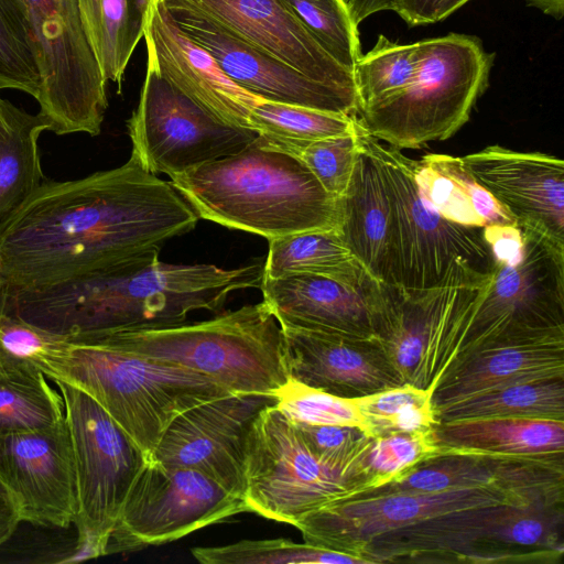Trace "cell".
Wrapping results in <instances>:
<instances>
[{
    "label": "cell",
    "mask_w": 564,
    "mask_h": 564,
    "mask_svg": "<svg viewBox=\"0 0 564 564\" xmlns=\"http://www.w3.org/2000/svg\"><path fill=\"white\" fill-rule=\"evenodd\" d=\"M167 11L183 32L215 57L231 80L258 98L357 115L356 93L313 80L204 18L177 9Z\"/></svg>",
    "instance_id": "obj_18"
},
{
    "label": "cell",
    "mask_w": 564,
    "mask_h": 564,
    "mask_svg": "<svg viewBox=\"0 0 564 564\" xmlns=\"http://www.w3.org/2000/svg\"><path fill=\"white\" fill-rule=\"evenodd\" d=\"M419 59V41L404 44L379 34L352 72L358 110L405 87L417 70Z\"/></svg>",
    "instance_id": "obj_34"
},
{
    "label": "cell",
    "mask_w": 564,
    "mask_h": 564,
    "mask_svg": "<svg viewBox=\"0 0 564 564\" xmlns=\"http://www.w3.org/2000/svg\"><path fill=\"white\" fill-rule=\"evenodd\" d=\"M432 437L437 454L555 456L564 454V421L482 419L436 423Z\"/></svg>",
    "instance_id": "obj_26"
},
{
    "label": "cell",
    "mask_w": 564,
    "mask_h": 564,
    "mask_svg": "<svg viewBox=\"0 0 564 564\" xmlns=\"http://www.w3.org/2000/svg\"><path fill=\"white\" fill-rule=\"evenodd\" d=\"M160 1H162V0H160Z\"/></svg>",
    "instance_id": "obj_51"
},
{
    "label": "cell",
    "mask_w": 564,
    "mask_h": 564,
    "mask_svg": "<svg viewBox=\"0 0 564 564\" xmlns=\"http://www.w3.org/2000/svg\"><path fill=\"white\" fill-rule=\"evenodd\" d=\"M487 241L491 279L453 365L485 346L564 336V248L528 227Z\"/></svg>",
    "instance_id": "obj_7"
},
{
    "label": "cell",
    "mask_w": 564,
    "mask_h": 564,
    "mask_svg": "<svg viewBox=\"0 0 564 564\" xmlns=\"http://www.w3.org/2000/svg\"><path fill=\"white\" fill-rule=\"evenodd\" d=\"M431 431L371 436L359 457L360 469L368 482L365 491L399 479L423 460L437 455Z\"/></svg>",
    "instance_id": "obj_38"
},
{
    "label": "cell",
    "mask_w": 564,
    "mask_h": 564,
    "mask_svg": "<svg viewBox=\"0 0 564 564\" xmlns=\"http://www.w3.org/2000/svg\"><path fill=\"white\" fill-rule=\"evenodd\" d=\"M21 521L17 500L0 476V545L12 535Z\"/></svg>",
    "instance_id": "obj_45"
},
{
    "label": "cell",
    "mask_w": 564,
    "mask_h": 564,
    "mask_svg": "<svg viewBox=\"0 0 564 564\" xmlns=\"http://www.w3.org/2000/svg\"><path fill=\"white\" fill-rule=\"evenodd\" d=\"M82 337L200 373L230 393L275 397L290 380L283 330L263 301L207 321Z\"/></svg>",
    "instance_id": "obj_4"
},
{
    "label": "cell",
    "mask_w": 564,
    "mask_h": 564,
    "mask_svg": "<svg viewBox=\"0 0 564 564\" xmlns=\"http://www.w3.org/2000/svg\"><path fill=\"white\" fill-rule=\"evenodd\" d=\"M51 380L93 398L151 458L172 421L230 392L207 377L122 349L100 338L68 337Z\"/></svg>",
    "instance_id": "obj_5"
},
{
    "label": "cell",
    "mask_w": 564,
    "mask_h": 564,
    "mask_svg": "<svg viewBox=\"0 0 564 564\" xmlns=\"http://www.w3.org/2000/svg\"><path fill=\"white\" fill-rule=\"evenodd\" d=\"M359 138L381 170L391 203L389 285L429 290L445 278L455 260L490 272L494 258L484 228L453 223L422 199L414 173L416 160L372 138L361 124Z\"/></svg>",
    "instance_id": "obj_9"
},
{
    "label": "cell",
    "mask_w": 564,
    "mask_h": 564,
    "mask_svg": "<svg viewBox=\"0 0 564 564\" xmlns=\"http://www.w3.org/2000/svg\"><path fill=\"white\" fill-rule=\"evenodd\" d=\"M355 401L376 436L384 434L390 424L408 411L432 405V390L404 383Z\"/></svg>",
    "instance_id": "obj_43"
},
{
    "label": "cell",
    "mask_w": 564,
    "mask_h": 564,
    "mask_svg": "<svg viewBox=\"0 0 564 564\" xmlns=\"http://www.w3.org/2000/svg\"><path fill=\"white\" fill-rule=\"evenodd\" d=\"M467 171L516 219L564 248V162L500 145L460 156Z\"/></svg>",
    "instance_id": "obj_19"
},
{
    "label": "cell",
    "mask_w": 564,
    "mask_h": 564,
    "mask_svg": "<svg viewBox=\"0 0 564 564\" xmlns=\"http://www.w3.org/2000/svg\"><path fill=\"white\" fill-rule=\"evenodd\" d=\"M274 395L229 393L194 405L167 426L151 459L197 470L243 497L248 436Z\"/></svg>",
    "instance_id": "obj_15"
},
{
    "label": "cell",
    "mask_w": 564,
    "mask_h": 564,
    "mask_svg": "<svg viewBox=\"0 0 564 564\" xmlns=\"http://www.w3.org/2000/svg\"><path fill=\"white\" fill-rule=\"evenodd\" d=\"M469 1L470 0H442L438 6L436 20L442 21L446 19Z\"/></svg>",
    "instance_id": "obj_48"
},
{
    "label": "cell",
    "mask_w": 564,
    "mask_h": 564,
    "mask_svg": "<svg viewBox=\"0 0 564 564\" xmlns=\"http://www.w3.org/2000/svg\"><path fill=\"white\" fill-rule=\"evenodd\" d=\"M437 423L482 419L564 421V378L518 383L435 411Z\"/></svg>",
    "instance_id": "obj_32"
},
{
    "label": "cell",
    "mask_w": 564,
    "mask_h": 564,
    "mask_svg": "<svg viewBox=\"0 0 564 564\" xmlns=\"http://www.w3.org/2000/svg\"><path fill=\"white\" fill-rule=\"evenodd\" d=\"M318 45L354 72L361 55L358 25L343 0H282Z\"/></svg>",
    "instance_id": "obj_37"
},
{
    "label": "cell",
    "mask_w": 564,
    "mask_h": 564,
    "mask_svg": "<svg viewBox=\"0 0 564 564\" xmlns=\"http://www.w3.org/2000/svg\"><path fill=\"white\" fill-rule=\"evenodd\" d=\"M50 123L7 99L0 101V226L8 221L43 183L37 141Z\"/></svg>",
    "instance_id": "obj_28"
},
{
    "label": "cell",
    "mask_w": 564,
    "mask_h": 564,
    "mask_svg": "<svg viewBox=\"0 0 564 564\" xmlns=\"http://www.w3.org/2000/svg\"><path fill=\"white\" fill-rule=\"evenodd\" d=\"M290 379L347 398L404 384L376 339L282 327Z\"/></svg>",
    "instance_id": "obj_23"
},
{
    "label": "cell",
    "mask_w": 564,
    "mask_h": 564,
    "mask_svg": "<svg viewBox=\"0 0 564 564\" xmlns=\"http://www.w3.org/2000/svg\"><path fill=\"white\" fill-rule=\"evenodd\" d=\"M442 0H392L394 11L409 25L437 22L436 15Z\"/></svg>",
    "instance_id": "obj_44"
},
{
    "label": "cell",
    "mask_w": 564,
    "mask_h": 564,
    "mask_svg": "<svg viewBox=\"0 0 564 564\" xmlns=\"http://www.w3.org/2000/svg\"><path fill=\"white\" fill-rule=\"evenodd\" d=\"M154 0H78L84 31L106 82L121 87Z\"/></svg>",
    "instance_id": "obj_29"
},
{
    "label": "cell",
    "mask_w": 564,
    "mask_h": 564,
    "mask_svg": "<svg viewBox=\"0 0 564 564\" xmlns=\"http://www.w3.org/2000/svg\"><path fill=\"white\" fill-rule=\"evenodd\" d=\"M268 241L263 279L315 274L355 284L373 279L336 230L300 231Z\"/></svg>",
    "instance_id": "obj_30"
},
{
    "label": "cell",
    "mask_w": 564,
    "mask_h": 564,
    "mask_svg": "<svg viewBox=\"0 0 564 564\" xmlns=\"http://www.w3.org/2000/svg\"><path fill=\"white\" fill-rule=\"evenodd\" d=\"M191 552L204 564H367L358 556L282 538L241 540L221 546H197Z\"/></svg>",
    "instance_id": "obj_35"
},
{
    "label": "cell",
    "mask_w": 564,
    "mask_h": 564,
    "mask_svg": "<svg viewBox=\"0 0 564 564\" xmlns=\"http://www.w3.org/2000/svg\"><path fill=\"white\" fill-rule=\"evenodd\" d=\"M2 289H3V283H2V279H1V274H0V297H1Z\"/></svg>",
    "instance_id": "obj_49"
},
{
    "label": "cell",
    "mask_w": 564,
    "mask_h": 564,
    "mask_svg": "<svg viewBox=\"0 0 564 564\" xmlns=\"http://www.w3.org/2000/svg\"><path fill=\"white\" fill-rule=\"evenodd\" d=\"M304 444L317 457L332 463L358 459L371 435L346 425H318L292 421Z\"/></svg>",
    "instance_id": "obj_42"
},
{
    "label": "cell",
    "mask_w": 564,
    "mask_h": 564,
    "mask_svg": "<svg viewBox=\"0 0 564 564\" xmlns=\"http://www.w3.org/2000/svg\"><path fill=\"white\" fill-rule=\"evenodd\" d=\"M1 99H2V98L0 97V101H1Z\"/></svg>",
    "instance_id": "obj_50"
},
{
    "label": "cell",
    "mask_w": 564,
    "mask_h": 564,
    "mask_svg": "<svg viewBox=\"0 0 564 564\" xmlns=\"http://www.w3.org/2000/svg\"><path fill=\"white\" fill-rule=\"evenodd\" d=\"M419 47L412 80L357 113L369 135L399 150L453 137L488 88L495 59L480 39L467 34L425 39Z\"/></svg>",
    "instance_id": "obj_6"
},
{
    "label": "cell",
    "mask_w": 564,
    "mask_h": 564,
    "mask_svg": "<svg viewBox=\"0 0 564 564\" xmlns=\"http://www.w3.org/2000/svg\"><path fill=\"white\" fill-rule=\"evenodd\" d=\"M482 486L564 497V456L437 454L423 460L399 479L347 500Z\"/></svg>",
    "instance_id": "obj_22"
},
{
    "label": "cell",
    "mask_w": 564,
    "mask_h": 564,
    "mask_svg": "<svg viewBox=\"0 0 564 564\" xmlns=\"http://www.w3.org/2000/svg\"><path fill=\"white\" fill-rule=\"evenodd\" d=\"M67 336L50 332L0 311V358L31 366L50 378L65 356Z\"/></svg>",
    "instance_id": "obj_40"
},
{
    "label": "cell",
    "mask_w": 564,
    "mask_h": 564,
    "mask_svg": "<svg viewBox=\"0 0 564 564\" xmlns=\"http://www.w3.org/2000/svg\"><path fill=\"white\" fill-rule=\"evenodd\" d=\"M359 128L355 133L307 143L292 151L316 177L324 189L335 198L345 193L360 149Z\"/></svg>",
    "instance_id": "obj_41"
},
{
    "label": "cell",
    "mask_w": 564,
    "mask_h": 564,
    "mask_svg": "<svg viewBox=\"0 0 564 564\" xmlns=\"http://www.w3.org/2000/svg\"><path fill=\"white\" fill-rule=\"evenodd\" d=\"M263 273L260 261L223 269L151 253L43 288L2 290L0 311L67 337L166 327L218 311L235 291L260 289Z\"/></svg>",
    "instance_id": "obj_2"
},
{
    "label": "cell",
    "mask_w": 564,
    "mask_h": 564,
    "mask_svg": "<svg viewBox=\"0 0 564 564\" xmlns=\"http://www.w3.org/2000/svg\"><path fill=\"white\" fill-rule=\"evenodd\" d=\"M40 370L0 358V437L52 426L65 416L64 401Z\"/></svg>",
    "instance_id": "obj_33"
},
{
    "label": "cell",
    "mask_w": 564,
    "mask_h": 564,
    "mask_svg": "<svg viewBox=\"0 0 564 564\" xmlns=\"http://www.w3.org/2000/svg\"><path fill=\"white\" fill-rule=\"evenodd\" d=\"M359 457L343 464L317 457L276 404L267 406L248 436L243 498L249 511L294 525L312 511L362 492L368 482Z\"/></svg>",
    "instance_id": "obj_8"
},
{
    "label": "cell",
    "mask_w": 564,
    "mask_h": 564,
    "mask_svg": "<svg viewBox=\"0 0 564 564\" xmlns=\"http://www.w3.org/2000/svg\"><path fill=\"white\" fill-rule=\"evenodd\" d=\"M564 378V336L497 344L458 359L432 389L434 412L509 386Z\"/></svg>",
    "instance_id": "obj_24"
},
{
    "label": "cell",
    "mask_w": 564,
    "mask_h": 564,
    "mask_svg": "<svg viewBox=\"0 0 564 564\" xmlns=\"http://www.w3.org/2000/svg\"><path fill=\"white\" fill-rule=\"evenodd\" d=\"M327 86L356 93L354 74L335 62L282 0H162ZM357 95V94H356Z\"/></svg>",
    "instance_id": "obj_17"
},
{
    "label": "cell",
    "mask_w": 564,
    "mask_h": 564,
    "mask_svg": "<svg viewBox=\"0 0 564 564\" xmlns=\"http://www.w3.org/2000/svg\"><path fill=\"white\" fill-rule=\"evenodd\" d=\"M246 511L243 497L210 477L150 459L128 494L107 554L172 542Z\"/></svg>",
    "instance_id": "obj_12"
},
{
    "label": "cell",
    "mask_w": 564,
    "mask_h": 564,
    "mask_svg": "<svg viewBox=\"0 0 564 564\" xmlns=\"http://www.w3.org/2000/svg\"><path fill=\"white\" fill-rule=\"evenodd\" d=\"M0 476L19 506L21 520L67 528L77 510L70 433L56 424L0 437Z\"/></svg>",
    "instance_id": "obj_16"
},
{
    "label": "cell",
    "mask_w": 564,
    "mask_h": 564,
    "mask_svg": "<svg viewBox=\"0 0 564 564\" xmlns=\"http://www.w3.org/2000/svg\"><path fill=\"white\" fill-rule=\"evenodd\" d=\"M359 142L350 182L337 199V232L375 280L390 284L391 203L377 161Z\"/></svg>",
    "instance_id": "obj_25"
},
{
    "label": "cell",
    "mask_w": 564,
    "mask_h": 564,
    "mask_svg": "<svg viewBox=\"0 0 564 564\" xmlns=\"http://www.w3.org/2000/svg\"><path fill=\"white\" fill-rule=\"evenodd\" d=\"M563 502L560 497L497 486L466 487L337 500L310 512L294 527L305 543L360 557L362 549L375 539L444 513L505 503L553 506Z\"/></svg>",
    "instance_id": "obj_13"
},
{
    "label": "cell",
    "mask_w": 564,
    "mask_h": 564,
    "mask_svg": "<svg viewBox=\"0 0 564 564\" xmlns=\"http://www.w3.org/2000/svg\"><path fill=\"white\" fill-rule=\"evenodd\" d=\"M276 406L291 421L371 429L355 399L341 398L290 379L275 394Z\"/></svg>",
    "instance_id": "obj_39"
},
{
    "label": "cell",
    "mask_w": 564,
    "mask_h": 564,
    "mask_svg": "<svg viewBox=\"0 0 564 564\" xmlns=\"http://www.w3.org/2000/svg\"><path fill=\"white\" fill-rule=\"evenodd\" d=\"M529 6L542 11L556 20H561L564 14V0H524Z\"/></svg>",
    "instance_id": "obj_47"
},
{
    "label": "cell",
    "mask_w": 564,
    "mask_h": 564,
    "mask_svg": "<svg viewBox=\"0 0 564 564\" xmlns=\"http://www.w3.org/2000/svg\"><path fill=\"white\" fill-rule=\"evenodd\" d=\"M347 6L355 23L359 25L368 17L381 12L391 10L392 0H343Z\"/></svg>",
    "instance_id": "obj_46"
},
{
    "label": "cell",
    "mask_w": 564,
    "mask_h": 564,
    "mask_svg": "<svg viewBox=\"0 0 564 564\" xmlns=\"http://www.w3.org/2000/svg\"><path fill=\"white\" fill-rule=\"evenodd\" d=\"M41 89L35 42L23 0H0V89Z\"/></svg>",
    "instance_id": "obj_36"
},
{
    "label": "cell",
    "mask_w": 564,
    "mask_h": 564,
    "mask_svg": "<svg viewBox=\"0 0 564 564\" xmlns=\"http://www.w3.org/2000/svg\"><path fill=\"white\" fill-rule=\"evenodd\" d=\"M202 219L268 240L307 230H336L337 198L295 156L256 138L236 154L170 177Z\"/></svg>",
    "instance_id": "obj_3"
},
{
    "label": "cell",
    "mask_w": 564,
    "mask_h": 564,
    "mask_svg": "<svg viewBox=\"0 0 564 564\" xmlns=\"http://www.w3.org/2000/svg\"><path fill=\"white\" fill-rule=\"evenodd\" d=\"M143 37L148 64L169 83L217 120L249 129V112L260 98L231 80L215 57L180 29L160 0L150 8Z\"/></svg>",
    "instance_id": "obj_20"
},
{
    "label": "cell",
    "mask_w": 564,
    "mask_h": 564,
    "mask_svg": "<svg viewBox=\"0 0 564 564\" xmlns=\"http://www.w3.org/2000/svg\"><path fill=\"white\" fill-rule=\"evenodd\" d=\"M127 127L131 154L150 173L169 177L236 154L257 138L214 118L149 64Z\"/></svg>",
    "instance_id": "obj_14"
},
{
    "label": "cell",
    "mask_w": 564,
    "mask_h": 564,
    "mask_svg": "<svg viewBox=\"0 0 564 564\" xmlns=\"http://www.w3.org/2000/svg\"><path fill=\"white\" fill-rule=\"evenodd\" d=\"M355 284L323 275L291 274L263 279V302L281 327L376 339L375 314L379 284Z\"/></svg>",
    "instance_id": "obj_21"
},
{
    "label": "cell",
    "mask_w": 564,
    "mask_h": 564,
    "mask_svg": "<svg viewBox=\"0 0 564 564\" xmlns=\"http://www.w3.org/2000/svg\"><path fill=\"white\" fill-rule=\"evenodd\" d=\"M35 42L40 113L57 135L101 131L107 82L90 48L78 0H23Z\"/></svg>",
    "instance_id": "obj_11"
},
{
    "label": "cell",
    "mask_w": 564,
    "mask_h": 564,
    "mask_svg": "<svg viewBox=\"0 0 564 564\" xmlns=\"http://www.w3.org/2000/svg\"><path fill=\"white\" fill-rule=\"evenodd\" d=\"M248 124L262 145L291 153L314 141L355 133L359 120L357 115L260 99L249 112Z\"/></svg>",
    "instance_id": "obj_31"
},
{
    "label": "cell",
    "mask_w": 564,
    "mask_h": 564,
    "mask_svg": "<svg viewBox=\"0 0 564 564\" xmlns=\"http://www.w3.org/2000/svg\"><path fill=\"white\" fill-rule=\"evenodd\" d=\"M198 219L133 154L116 169L43 182L0 226L2 290L43 288L159 253Z\"/></svg>",
    "instance_id": "obj_1"
},
{
    "label": "cell",
    "mask_w": 564,
    "mask_h": 564,
    "mask_svg": "<svg viewBox=\"0 0 564 564\" xmlns=\"http://www.w3.org/2000/svg\"><path fill=\"white\" fill-rule=\"evenodd\" d=\"M422 199L444 218L467 227L518 225L465 167L462 158L427 154L415 162Z\"/></svg>",
    "instance_id": "obj_27"
},
{
    "label": "cell",
    "mask_w": 564,
    "mask_h": 564,
    "mask_svg": "<svg viewBox=\"0 0 564 564\" xmlns=\"http://www.w3.org/2000/svg\"><path fill=\"white\" fill-rule=\"evenodd\" d=\"M64 401L73 445L77 542L106 555L110 534L128 494L151 459L87 393L53 380Z\"/></svg>",
    "instance_id": "obj_10"
}]
</instances>
